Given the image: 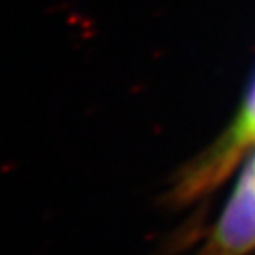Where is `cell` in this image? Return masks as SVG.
<instances>
[{
	"mask_svg": "<svg viewBox=\"0 0 255 255\" xmlns=\"http://www.w3.org/2000/svg\"><path fill=\"white\" fill-rule=\"evenodd\" d=\"M255 140V84L252 87V92L248 96L247 105L243 108V114L239 117V121L236 123V126L227 133L225 140L216 145V151L223 156V158L234 163L238 156L241 154L248 143ZM255 167V159H254Z\"/></svg>",
	"mask_w": 255,
	"mask_h": 255,
	"instance_id": "cell-1",
	"label": "cell"
}]
</instances>
